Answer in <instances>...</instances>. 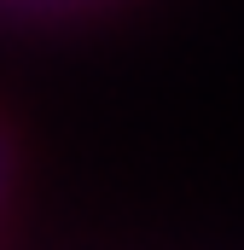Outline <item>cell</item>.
Instances as JSON below:
<instances>
[{"instance_id":"cell-1","label":"cell","mask_w":244,"mask_h":250,"mask_svg":"<svg viewBox=\"0 0 244 250\" xmlns=\"http://www.w3.org/2000/svg\"><path fill=\"white\" fill-rule=\"evenodd\" d=\"M6 163H12V146H6V128H0V192H6Z\"/></svg>"}]
</instances>
